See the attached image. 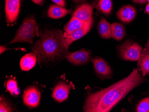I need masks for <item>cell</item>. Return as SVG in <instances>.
<instances>
[{
  "instance_id": "cell-25",
  "label": "cell",
  "mask_w": 149,
  "mask_h": 112,
  "mask_svg": "<svg viewBox=\"0 0 149 112\" xmlns=\"http://www.w3.org/2000/svg\"><path fill=\"white\" fill-rule=\"evenodd\" d=\"M33 2L37 5H42L43 3L44 0H32Z\"/></svg>"
},
{
  "instance_id": "cell-1",
  "label": "cell",
  "mask_w": 149,
  "mask_h": 112,
  "mask_svg": "<svg viewBox=\"0 0 149 112\" xmlns=\"http://www.w3.org/2000/svg\"><path fill=\"white\" fill-rule=\"evenodd\" d=\"M137 69L121 81L107 88L89 94L86 99L84 112H109L126 95L143 81Z\"/></svg>"
},
{
  "instance_id": "cell-6",
  "label": "cell",
  "mask_w": 149,
  "mask_h": 112,
  "mask_svg": "<svg viewBox=\"0 0 149 112\" xmlns=\"http://www.w3.org/2000/svg\"><path fill=\"white\" fill-rule=\"evenodd\" d=\"M41 94L38 88L33 86L27 88L23 95V102L30 108H34L39 105Z\"/></svg>"
},
{
  "instance_id": "cell-2",
  "label": "cell",
  "mask_w": 149,
  "mask_h": 112,
  "mask_svg": "<svg viewBox=\"0 0 149 112\" xmlns=\"http://www.w3.org/2000/svg\"><path fill=\"white\" fill-rule=\"evenodd\" d=\"M39 39L31 47L37 57L40 66L55 63L66 58L69 52L63 33L58 29L39 31Z\"/></svg>"
},
{
  "instance_id": "cell-13",
  "label": "cell",
  "mask_w": 149,
  "mask_h": 112,
  "mask_svg": "<svg viewBox=\"0 0 149 112\" xmlns=\"http://www.w3.org/2000/svg\"><path fill=\"white\" fill-rule=\"evenodd\" d=\"M88 22H84L73 16L70 21L65 26L63 36L69 35L77 30L82 28Z\"/></svg>"
},
{
  "instance_id": "cell-19",
  "label": "cell",
  "mask_w": 149,
  "mask_h": 112,
  "mask_svg": "<svg viewBox=\"0 0 149 112\" xmlns=\"http://www.w3.org/2000/svg\"><path fill=\"white\" fill-rule=\"evenodd\" d=\"M96 7L99 11L108 15L112 10V0H98Z\"/></svg>"
},
{
  "instance_id": "cell-12",
  "label": "cell",
  "mask_w": 149,
  "mask_h": 112,
  "mask_svg": "<svg viewBox=\"0 0 149 112\" xmlns=\"http://www.w3.org/2000/svg\"><path fill=\"white\" fill-rule=\"evenodd\" d=\"M137 11L134 7L130 5L125 6L120 9L117 14L120 21L127 23L131 22L136 16Z\"/></svg>"
},
{
  "instance_id": "cell-5",
  "label": "cell",
  "mask_w": 149,
  "mask_h": 112,
  "mask_svg": "<svg viewBox=\"0 0 149 112\" xmlns=\"http://www.w3.org/2000/svg\"><path fill=\"white\" fill-rule=\"evenodd\" d=\"M21 0H5L6 20L13 25L17 20L20 11Z\"/></svg>"
},
{
  "instance_id": "cell-7",
  "label": "cell",
  "mask_w": 149,
  "mask_h": 112,
  "mask_svg": "<svg viewBox=\"0 0 149 112\" xmlns=\"http://www.w3.org/2000/svg\"><path fill=\"white\" fill-rule=\"evenodd\" d=\"M91 58L90 51L82 49L74 52H69L66 58L74 65H81L88 63Z\"/></svg>"
},
{
  "instance_id": "cell-3",
  "label": "cell",
  "mask_w": 149,
  "mask_h": 112,
  "mask_svg": "<svg viewBox=\"0 0 149 112\" xmlns=\"http://www.w3.org/2000/svg\"><path fill=\"white\" fill-rule=\"evenodd\" d=\"M39 31L36 19L32 17H26L17 31L15 37L9 43L21 42L32 44L35 37H39Z\"/></svg>"
},
{
  "instance_id": "cell-11",
  "label": "cell",
  "mask_w": 149,
  "mask_h": 112,
  "mask_svg": "<svg viewBox=\"0 0 149 112\" xmlns=\"http://www.w3.org/2000/svg\"><path fill=\"white\" fill-rule=\"evenodd\" d=\"M94 6L84 4L79 6L74 11L73 16L84 22H88L92 19Z\"/></svg>"
},
{
  "instance_id": "cell-24",
  "label": "cell",
  "mask_w": 149,
  "mask_h": 112,
  "mask_svg": "<svg viewBox=\"0 0 149 112\" xmlns=\"http://www.w3.org/2000/svg\"><path fill=\"white\" fill-rule=\"evenodd\" d=\"M132 1L137 4H144L147 2V0H132Z\"/></svg>"
},
{
  "instance_id": "cell-8",
  "label": "cell",
  "mask_w": 149,
  "mask_h": 112,
  "mask_svg": "<svg viewBox=\"0 0 149 112\" xmlns=\"http://www.w3.org/2000/svg\"><path fill=\"white\" fill-rule=\"evenodd\" d=\"M92 62L96 72L100 77H109L112 75V69L102 58L99 57L94 58H92Z\"/></svg>"
},
{
  "instance_id": "cell-9",
  "label": "cell",
  "mask_w": 149,
  "mask_h": 112,
  "mask_svg": "<svg viewBox=\"0 0 149 112\" xmlns=\"http://www.w3.org/2000/svg\"><path fill=\"white\" fill-rule=\"evenodd\" d=\"M71 86L63 82L58 83L53 90L52 97L58 102L67 100L69 96Z\"/></svg>"
},
{
  "instance_id": "cell-22",
  "label": "cell",
  "mask_w": 149,
  "mask_h": 112,
  "mask_svg": "<svg viewBox=\"0 0 149 112\" xmlns=\"http://www.w3.org/2000/svg\"><path fill=\"white\" fill-rule=\"evenodd\" d=\"M13 109L10 105L2 97H1L0 102V112H13Z\"/></svg>"
},
{
  "instance_id": "cell-10",
  "label": "cell",
  "mask_w": 149,
  "mask_h": 112,
  "mask_svg": "<svg viewBox=\"0 0 149 112\" xmlns=\"http://www.w3.org/2000/svg\"><path fill=\"white\" fill-rule=\"evenodd\" d=\"M93 24V19L88 21L82 28L77 30L69 35L64 36L65 41L68 46L71 45L73 42L84 36L88 33L92 28Z\"/></svg>"
},
{
  "instance_id": "cell-4",
  "label": "cell",
  "mask_w": 149,
  "mask_h": 112,
  "mask_svg": "<svg viewBox=\"0 0 149 112\" xmlns=\"http://www.w3.org/2000/svg\"><path fill=\"white\" fill-rule=\"evenodd\" d=\"M143 51V47L140 45L130 40L121 44L119 48L121 59L130 61H139Z\"/></svg>"
},
{
  "instance_id": "cell-15",
  "label": "cell",
  "mask_w": 149,
  "mask_h": 112,
  "mask_svg": "<svg viewBox=\"0 0 149 112\" xmlns=\"http://www.w3.org/2000/svg\"><path fill=\"white\" fill-rule=\"evenodd\" d=\"M98 31L101 38L109 39L112 38L111 24L102 17L98 24Z\"/></svg>"
},
{
  "instance_id": "cell-23",
  "label": "cell",
  "mask_w": 149,
  "mask_h": 112,
  "mask_svg": "<svg viewBox=\"0 0 149 112\" xmlns=\"http://www.w3.org/2000/svg\"><path fill=\"white\" fill-rule=\"evenodd\" d=\"M53 2L60 7L64 8L65 6V1L64 0H52Z\"/></svg>"
},
{
  "instance_id": "cell-16",
  "label": "cell",
  "mask_w": 149,
  "mask_h": 112,
  "mask_svg": "<svg viewBox=\"0 0 149 112\" xmlns=\"http://www.w3.org/2000/svg\"><path fill=\"white\" fill-rule=\"evenodd\" d=\"M138 66L144 75L149 74V39L146 49L143 51L138 62Z\"/></svg>"
},
{
  "instance_id": "cell-14",
  "label": "cell",
  "mask_w": 149,
  "mask_h": 112,
  "mask_svg": "<svg viewBox=\"0 0 149 112\" xmlns=\"http://www.w3.org/2000/svg\"><path fill=\"white\" fill-rule=\"evenodd\" d=\"M37 57L35 52L30 53L24 56L20 61V67L22 71H28L34 67Z\"/></svg>"
},
{
  "instance_id": "cell-21",
  "label": "cell",
  "mask_w": 149,
  "mask_h": 112,
  "mask_svg": "<svg viewBox=\"0 0 149 112\" xmlns=\"http://www.w3.org/2000/svg\"><path fill=\"white\" fill-rule=\"evenodd\" d=\"M138 112H149V97L141 100L136 107Z\"/></svg>"
},
{
  "instance_id": "cell-17",
  "label": "cell",
  "mask_w": 149,
  "mask_h": 112,
  "mask_svg": "<svg viewBox=\"0 0 149 112\" xmlns=\"http://www.w3.org/2000/svg\"><path fill=\"white\" fill-rule=\"evenodd\" d=\"M70 10L60 7L57 5H52L48 9V16L50 18L58 19L65 16L69 14Z\"/></svg>"
},
{
  "instance_id": "cell-27",
  "label": "cell",
  "mask_w": 149,
  "mask_h": 112,
  "mask_svg": "<svg viewBox=\"0 0 149 112\" xmlns=\"http://www.w3.org/2000/svg\"><path fill=\"white\" fill-rule=\"evenodd\" d=\"M147 2H149V0H147Z\"/></svg>"
},
{
  "instance_id": "cell-18",
  "label": "cell",
  "mask_w": 149,
  "mask_h": 112,
  "mask_svg": "<svg viewBox=\"0 0 149 112\" xmlns=\"http://www.w3.org/2000/svg\"><path fill=\"white\" fill-rule=\"evenodd\" d=\"M112 38L115 40L120 41L124 37L125 29L123 24L114 22L111 25Z\"/></svg>"
},
{
  "instance_id": "cell-26",
  "label": "cell",
  "mask_w": 149,
  "mask_h": 112,
  "mask_svg": "<svg viewBox=\"0 0 149 112\" xmlns=\"http://www.w3.org/2000/svg\"><path fill=\"white\" fill-rule=\"evenodd\" d=\"M146 11L147 14L149 15V3H148L146 6Z\"/></svg>"
},
{
  "instance_id": "cell-20",
  "label": "cell",
  "mask_w": 149,
  "mask_h": 112,
  "mask_svg": "<svg viewBox=\"0 0 149 112\" xmlns=\"http://www.w3.org/2000/svg\"><path fill=\"white\" fill-rule=\"evenodd\" d=\"M7 89L13 96H17L20 94V91L17 86L15 77L9 79L6 83Z\"/></svg>"
}]
</instances>
